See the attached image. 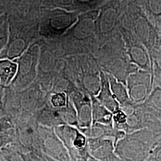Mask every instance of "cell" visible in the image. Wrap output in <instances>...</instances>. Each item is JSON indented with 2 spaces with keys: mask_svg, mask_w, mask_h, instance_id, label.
Here are the masks:
<instances>
[{
  "mask_svg": "<svg viewBox=\"0 0 161 161\" xmlns=\"http://www.w3.org/2000/svg\"><path fill=\"white\" fill-rule=\"evenodd\" d=\"M158 34H159V37L161 38V25H160V26H159V28H158Z\"/></svg>",
  "mask_w": 161,
  "mask_h": 161,
  "instance_id": "obj_20",
  "label": "cell"
},
{
  "mask_svg": "<svg viewBox=\"0 0 161 161\" xmlns=\"http://www.w3.org/2000/svg\"><path fill=\"white\" fill-rule=\"evenodd\" d=\"M38 144L41 150L56 161H72L61 140L44 126L38 127Z\"/></svg>",
  "mask_w": 161,
  "mask_h": 161,
  "instance_id": "obj_1",
  "label": "cell"
},
{
  "mask_svg": "<svg viewBox=\"0 0 161 161\" xmlns=\"http://www.w3.org/2000/svg\"><path fill=\"white\" fill-rule=\"evenodd\" d=\"M18 92L22 113L36 114L40 110L41 91L38 82L34 81L28 87Z\"/></svg>",
  "mask_w": 161,
  "mask_h": 161,
  "instance_id": "obj_3",
  "label": "cell"
},
{
  "mask_svg": "<svg viewBox=\"0 0 161 161\" xmlns=\"http://www.w3.org/2000/svg\"><path fill=\"white\" fill-rule=\"evenodd\" d=\"M15 128V124L12 119L5 115L0 118V134L8 131Z\"/></svg>",
  "mask_w": 161,
  "mask_h": 161,
  "instance_id": "obj_14",
  "label": "cell"
},
{
  "mask_svg": "<svg viewBox=\"0 0 161 161\" xmlns=\"http://www.w3.org/2000/svg\"><path fill=\"white\" fill-rule=\"evenodd\" d=\"M102 78L103 82L102 90L100 94L99 99L100 102L104 105V106L113 111L117 108L118 104L115 102V100H114L113 98L111 96V93L110 92L108 86V82L105 81L103 74L102 75Z\"/></svg>",
  "mask_w": 161,
  "mask_h": 161,
  "instance_id": "obj_7",
  "label": "cell"
},
{
  "mask_svg": "<svg viewBox=\"0 0 161 161\" xmlns=\"http://www.w3.org/2000/svg\"><path fill=\"white\" fill-rule=\"evenodd\" d=\"M149 108L151 112L161 121V86L156 88L150 98Z\"/></svg>",
  "mask_w": 161,
  "mask_h": 161,
  "instance_id": "obj_8",
  "label": "cell"
},
{
  "mask_svg": "<svg viewBox=\"0 0 161 161\" xmlns=\"http://www.w3.org/2000/svg\"><path fill=\"white\" fill-rule=\"evenodd\" d=\"M112 88L114 92L116 97L122 103H125L127 100V94L125 89L120 84L117 83L115 80H112Z\"/></svg>",
  "mask_w": 161,
  "mask_h": 161,
  "instance_id": "obj_13",
  "label": "cell"
},
{
  "mask_svg": "<svg viewBox=\"0 0 161 161\" xmlns=\"http://www.w3.org/2000/svg\"><path fill=\"white\" fill-rule=\"evenodd\" d=\"M18 64L8 58L0 59V84L4 87L10 86L15 78Z\"/></svg>",
  "mask_w": 161,
  "mask_h": 161,
  "instance_id": "obj_5",
  "label": "cell"
},
{
  "mask_svg": "<svg viewBox=\"0 0 161 161\" xmlns=\"http://www.w3.org/2000/svg\"><path fill=\"white\" fill-rule=\"evenodd\" d=\"M14 143H17V132L15 128L0 134V149Z\"/></svg>",
  "mask_w": 161,
  "mask_h": 161,
  "instance_id": "obj_10",
  "label": "cell"
},
{
  "mask_svg": "<svg viewBox=\"0 0 161 161\" xmlns=\"http://www.w3.org/2000/svg\"><path fill=\"white\" fill-rule=\"evenodd\" d=\"M152 64L153 66V71L161 74V38L153 51L152 57Z\"/></svg>",
  "mask_w": 161,
  "mask_h": 161,
  "instance_id": "obj_12",
  "label": "cell"
},
{
  "mask_svg": "<svg viewBox=\"0 0 161 161\" xmlns=\"http://www.w3.org/2000/svg\"><path fill=\"white\" fill-rule=\"evenodd\" d=\"M94 121L108 123L111 119V114L103 106L95 102L93 106Z\"/></svg>",
  "mask_w": 161,
  "mask_h": 161,
  "instance_id": "obj_9",
  "label": "cell"
},
{
  "mask_svg": "<svg viewBox=\"0 0 161 161\" xmlns=\"http://www.w3.org/2000/svg\"><path fill=\"white\" fill-rule=\"evenodd\" d=\"M18 64L17 74L9 88L14 92H20L31 86L35 80L36 58L34 53L26 54Z\"/></svg>",
  "mask_w": 161,
  "mask_h": 161,
  "instance_id": "obj_2",
  "label": "cell"
},
{
  "mask_svg": "<svg viewBox=\"0 0 161 161\" xmlns=\"http://www.w3.org/2000/svg\"><path fill=\"white\" fill-rule=\"evenodd\" d=\"M136 1L157 30L161 23V0H136Z\"/></svg>",
  "mask_w": 161,
  "mask_h": 161,
  "instance_id": "obj_4",
  "label": "cell"
},
{
  "mask_svg": "<svg viewBox=\"0 0 161 161\" xmlns=\"http://www.w3.org/2000/svg\"><path fill=\"white\" fill-rule=\"evenodd\" d=\"M50 103L54 108H62L68 105V98L64 92L53 94L50 97Z\"/></svg>",
  "mask_w": 161,
  "mask_h": 161,
  "instance_id": "obj_11",
  "label": "cell"
},
{
  "mask_svg": "<svg viewBox=\"0 0 161 161\" xmlns=\"http://www.w3.org/2000/svg\"><path fill=\"white\" fill-rule=\"evenodd\" d=\"M41 156H37L28 152V161H41Z\"/></svg>",
  "mask_w": 161,
  "mask_h": 161,
  "instance_id": "obj_17",
  "label": "cell"
},
{
  "mask_svg": "<svg viewBox=\"0 0 161 161\" xmlns=\"http://www.w3.org/2000/svg\"><path fill=\"white\" fill-rule=\"evenodd\" d=\"M82 3L85 5V10H90L91 8H94L102 4L106 0H80Z\"/></svg>",
  "mask_w": 161,
  "mask_h": 161,
  "instance_id": "obj_15",
  "label": "cell"
},
{
  "mask_svg": "<svg viewBox=\"0 0 161 161\" xmlns=\"http://www.w3.org/2000/svg\"><path fill=\"white\" fill-rule=\"evenodd\" d=\"M154 74L155 75L156 78V80H157V82H158L159 86H161V74H159L157 72H155L153 73V75H154Z\"/></svg>",
  "mask_w": 161,
  "mask_h": 161,
  "instance_id": "obj_18",
  "label": "cell"
},
{
  "mask_svg": "<svg viewBox=\"0 0 161 161\" xmlns=\"http://www.w3.org/2000/svg\"><path fill=\"white\" fill-rule=\"evenodd\" d=\"M159 144H161V138H160V139L159 140V141H158V145H159Z\"/></svg>",
  "mask_w": 161,
  "mask_h": 161,
  "instance_id": "obj_22",
  "label": "cell"
},
{
  "mask_svg": "<svg viewBox=\"0 0 161 161\" xmlns=\"http://www.w3.org/2000/svg\"><path fill=\"white\" fill-rule=\"evenodd\" d=\"M0 154L6 161H28V152L17 143L1 149Z\"/></svg>",
  "mask_w": 161,
  "mask_h": 161,
  "instance_id": "obj_6",
  "label": "cell"
},
{
  "mask_svg": "<svg viewBox=\"0 0 161 161\" xmlns=\"http://www.w3.org/2000/svg\"><path fill=\"white\" fill-rule=\"evenodd\" d=\"M115 119L118 122H124L125 121V115L121 112L116 113L115 116Z\"/></svg>",
  "mask_w": 161,
  "mask_h": 161,
  "instance_id": "obj_16",
  "label": "cell"
},
{
  "mask_svg": "<svg viewBox=\"0 0 161 161\" xmlns=\"http://www.w3.org/2000/svg\"><path fill=\"white\" fill-rule=\"evenodd\" d=\"M41 161H56L54 159H52L51 158L48 157V156H47L46 155H45L44 153V155L42 156V158H41Z\"/></svg>",
  "mask_w": 161,
  "mask_h": 161,
  "instance_id": "obj_19",
  "label": "cell"
},
{
  "mask_svg": "<svg viewBox=\"0 0 161 161\" xmlns=\"http://www.w3.org/2000/svg\"><path fill=\"white\" fill-rule=\"evenodd\" d=\"M0 161H6L4 158L0 154Z\"/></svg>",
  "mask_w": 161,
  "mask_h": 161,
  "instance_id": "obj_21",
  "label": "cell"
}]
</instances>
